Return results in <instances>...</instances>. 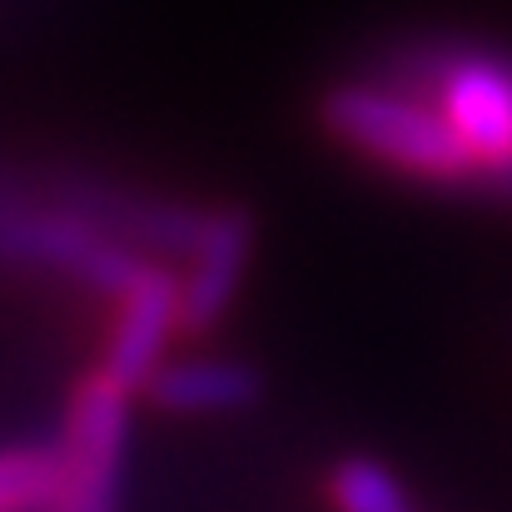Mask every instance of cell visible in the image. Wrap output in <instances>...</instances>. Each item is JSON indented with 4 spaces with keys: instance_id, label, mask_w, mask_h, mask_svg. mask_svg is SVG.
Returning a JSON list of instances; mask_svg holds the SVG:
<instances>
[{
    "instance_id": "cell-7",
    "label": "cell",
    "mask_w": 512,
    "mask_h": 512,
    "mask_svg": "<svg viewBox=\"0 0 512 512\" xmlns=\"http://www.w3.org/2000/svg\"><path fill=\"white\" fill-rule=\"evenodd\" d=\"M145 393L155 408H165L174 418H229L259 403L264 378L244 358L194 353V358H165Z\"/></svg>"
},
{
    "instance_id": "cell-4",
    "label": "cell",
    "mask_w": 512,
    "mask_h": 512,
    "mask_svg": "<svg viewBox=\"0 0 512 512\" xmlns=\"http://www.w3.org/2000/svg\"><path fill=\"white\" fill-rule=\"evenodd\" d=\"M130 408L135 393L110 378L105 368H90L65 408L60 433V493L50 512H115L120 508V473L130 448Z\"/></svg>"
},
{
    "instance_id": "cell-6",
    "label": "cell",
    "mask_w": 512,
    "mask_h": 512,
    "mask_svg": "<svg viewBox=\"0 0 512 512\" xmlns=\"http://www.w3.org/2000/svg\"><path fill=\"white\" fill-rule=\"evenodd\" d=\"M184 334L179 324V274L170 264H150L135 289H125L115 299V324H110V343L100 368L110 378H120L130 393L150 388L155 368L170 358V339Z\"/></svg>"
},
{
    "instance_id": "cell-3",
    "label": "cell",
    "mask_w": 512,
    "mask_h": 512,
    "mask_svg": "<svg viewBox=\"0 0 512 512\" xmlns=\"http://www.w3.org/2000/svg\"><path fill=\"white\" fill-rule=\"evenodd\" d=\"M473 155L478 184L512 189V55L483 45H428L398 65Z\"/></svg>"
},
{
    "instance_id": "cell-5",
    "label": "cell",
    "mask_w": 512,
    "mask_h": 512,
    "mask_svg": "<svg viewBox=\"0 0 512 512\" xmlns=\"http://www.w3.org/2000/svg\"><path fill=\"white\" fill-rule=\"evenodd\" d=\"M254 254V219L239 204H219L199 214V234L189 244V264L179 274V324L184 334H209L229 304L239 299V284L249 274Z\"/></svg>"
},
{
    "instance_id": "cell-8",
    "label": "cell",
    "mask_w": 512,
    "mask_h": 512,
    "mask_svg": "<svg viewBox=\"0 0 512 512\" xmlns=\"http://www.w3.org/2000/svg\"><path fill=\"white\" fill-rule=\"evenodd\" d=\"M60 493V443L0 448V512H50Z\"/></svg>"
},
{
    "instance_id": "cell-2",
    "label": "cell",
    "mask_w": 512,
    "mask_h": 512,
    "mask_svg": "<svg viewBox=\"0 0 512 512\" xmlns=\"http://www.w3.org/2000/svg\"><path fill=\"white\" fill-rule=\"evenodd\" d=\"M0 264L60 274L115 304L155 259H145L125 234L100 224L70 189H60L55 199L0 189Z\"/></svg>"
},
{
    "instance_id": "cell-9",
    "label": "cell",
    "mask_w": 512,
    "mask_h": 512,
    "mask_svg": "<svg viewBox=\"0 0 512 512\" xmlns=\"http://www.w3.org/2000/svg\"><path fill=\"white\" fill-rule=\"evenodd\" d=\"M329 498L339 512H418L398 473H388L373 458H343L329 473Z\"/></svg>"
},
{
    "instance_id": "cell-1",
    "label": "cell",
    "mask_w": 512,
    "mask_h": 512,
    "mask_svg": "<svg viewBox=\"0 0 512 512\" xmlns=\"http://www.w3.org/2000/svg\"><path fill=\"white\" fill-rule=\"evenodd\" d=\"M324 130L353 155L423 184H478L448 120L403 80H348L324 95Z\"/></svg>"
}]
</instances>
